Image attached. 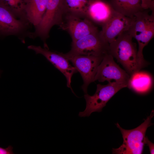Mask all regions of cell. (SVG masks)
Wrapping results in <instances>:
<instances>
[{
    "label": "cell",
    "instance_id": "obj_8",
    "mask_svg": "<svg viewBox=\"0 0 154 154\" xmlns=\"http://www.w3.org/2000/svg\"><path fill=\"white\" fill-rule=\"evenodd\" d=\"M64 56L80 73L83 81L82 89L85 94L87 93L88 87L90 84L95 81L98 67L104 56L83 55Z\"/></svg>",
    "mask_w": 154,
    "mask_h": 154
},
{
    "label": "cell",
    "instance_id": "obj_15",
    "mask_svg": "<svg viewBox=\"0 0 154 154\" xmlns=\"http://www.w3.org/2000/svg\"><path fill=\"white\" fill-rule=\"evenodd\" d=\"M153 82L149 74L139 71L130 76L127 87L138 93H144L150 89Z\"/></svg>",
    "mask_w": 154,
    "mask_h": 154
},
{
    "label": "cell",
    "instance_id": "obj_11",
    "mask_svg": "<svg viewBox=\"0 0 154 154\" xmlns=\"http://www.w3.org/2000/svg\"><path fill=\"white\" fill-rule=\"evenodd\" d=\"M27 48L34 51L36 54L43 55L62 72L66 78L67 87L70 88L74 94L71 86V79L73 75L78 72L76 68L70 63L69 61L63 53L50 50L48 48H42L40 46L30 45L28 46Z\"/></svg>",
    "mask_w": 154,
    "mask_h": 154
},
{
    "label": "cell",
    "instance_id": "obj_12",
    "mask_svg": "<svg viewBox=\"0 0 154 154\" xmlns=\"http://www.w3.org/2000/svg\"><path fill=\"white\" fill-rule=\"evenodd\" d=\"M132 18L127 17L115 11L109 21L102 27L101 36L109 44L123 33L128 31Z\"/></svg>",
    "mask_w": 154,
    "mask_h": 154
},
{
    "label": "cell",
    "instance_id": "obj_10",
    "mask_svg": "<svg viewBox=\"0 0 154 154\" xmlns=\"http://www.w3.org/2000/svg\"><path fill=\"white\" fill-rule=\"evenodd\" d=\"M60 27L68 31L72 42L99 31L95 25L86 17L70 14H64L62 23Z\"/></svg>",
    "mask_w": 154,
    "mask_h": 154
},
{
    "label": "cell",
    "instance_id": "obj_7",
    "mask_svg": "<svg viewBox=\"0 0 154 154\" xmlns=\"http://www.w3.org/2000/svg\"><path fill=\"white\" fill-rule=\"evenodd\" d=\"M31 25L28 21L16 17L9 10L0 6V35L13 36L25 43L27 37L31 38Z\"/></svg>",
    "mask_w": 154,
    "mask_h": 154
},
{
    "label": "cell",
    "instance_id": "obj_5",
    "mask_svg": "<svg viewBox=\"0 0 154 154\" xmlns=\"http://www.w3.org/2000/svg\"><path fill=\"white\" fill-rule=\"evenodd\" d=\"M125 87H127V85L114 82H109L105 85L97 84L96 91L93 95L85 94L86 108L83 112H79V116L89 117L93 112H101L110 99L119 90Z\"/></svg>",
    "mask_w": 154,
    "mask_h": 154
},
{
    "label": "cell",
    "instance_id": "obj_14",
    "mask_svg": "<svg viewBox=\"0 0 154 154\" xmlns=\"http://www.w3.org/2000/svg\"><path fill=\"white\" fill-rule=\"evenodd\" d=\"M46 0H25L24 13L27 20L35 27L41 21L46 10Z\"/></svg>",
    "mask_w": 154,
    "mask_h": 154
},
{
    "label": "cell",
    "instance_id": "obj_21",
    "mask_svg": "<svg viewBox=\"0 0 154 154\" xmlns=\"http://www.w3.org/2000/svg\"><path fill=\"white\" fill-rule=\"evenodd\" d=\"M145 143L148 146L150 154H153L154 153V144L147 137H145Z\"/></svg>",
    "mask_w": 154,
    "mask_h": 154
},
{
    "label": "cell",
    "instance_id": "obj_13",
    "mask_svg": "<svg viewBox=\"0 0 154 154\" xmlns=\"http://www.w3.org/2000/svg\"><path fill=\"white\" fill-rule=\"evenodd\" d=\"M114 12L108 1L92 0L87 7L86 17L95 25L102 27L109 21Z\"/></svg>",
    "mask_w": 154,
    "mask_h": 154
},
{
    "label": "cell",
    "instance_id": "obj_1",
    "mask_svg": "<svg viewBox=\"0 0 154 154\" xmlns=\"http://www.w3.org/2000/svg\"><path fill=\"white\" fill-rule=\"evenodd\" d=\"M128 31L119 35L109 44L108 54L115 58L130 76L142 67L138 59L136 45Z\"/></svg>",
    "mask_w": 154,
    "mask_h": 154
},
{
    "label": "cell",
    "instance_id": "obj_22",
    "mask_svg": "<svg viewBox=\"0 0 154 154\" xmlns=\"http://www.w3.org/2000/svg\"><path fill=\"white\" fill-rule=\"evenodd\" d=\"M1 71L0 70V74H1Z\"/></svg>",
    "mask_w": 154,
    "mask_h": 154
},
{
    "label": "cell",
    "instance_id": "obj_2",
    "mask_svg": "<svg viewBox=\"0 0 154 154\" xmlns=\"http://www.w3.org/2000/svg\"><path fill=\"white\" fill-rule=\"evenodd\" d=\"M154 115L152 110L149 116L137 127L130 130L123 129L118 123L116 124L120 130L123 138L122 144L117 148H113V154H141L143 153L145 143V138L147 128L153 124L151 120Z\"/></svg>",
    "mask_w": 154,
    "mask_h": 154
},
{
    "label": "cell",
    "instance_id": "obj_16",
    "mask_svg": "<svg viewBox=\"0 0 154 154\" xmlns=\"http://www.w3.org/2000/svg\"><path fill=\"white\" fill-rule=\"evenodd\" d=\"M108 2L116 12L132 18L138 12L144 10L141 0H109Z\"/></svg>",
    "mask_w": 154,
    "mask_h": 154
},
{
    "label": "cell",
    "instance_id": "obj_20",
    "mask_svg": "<svg viewBox=\"0 0 154 154\" xmlns=\"http://www.w3.org/2000/svg\"><path fill=\"white\" fill-rule=\"evenodd\" d=\"M13 147L11 145L9 146L4 148L0 147V154H13Z\"/></svg>",
    "mask_w": 154,
    "mask_h": 154
},
{
    "label": "cell",
    "instance_id": "obj_4",
    "mask_svg": "<svg viewBox=\"0 0 154 154\" xmlns=\"http://www.w3.org/2000/svg\"><path fill=\"white\" fill-rule=\"evenodd\" d=\"M64 15L63 0H46L45 12L39 24L35 27L31 38L39 37L44 42V47L48 48L46 41L50 31L54 26L62 25Z\"/></svg>",
    "mask_w": 154,
    "mask_h": 154
},
{
    "label": "cell",
    "instance_id": "obj_9",
    "mask_svg": "<svg viewBox=\"0 0 154 154\" xmlns=\"http://www.w3.org/2000/svg\"><path fill=\"white\" fill-rule=\"evenodd\" d=\"M130 75L117 64L111 54L107 53L104 56L99 65L94 80L103 82L114 80L118 84L127 86Z\"/></svg>",
    "mask_w": 154,
    "mask_h": 154
},
{
    "label": "cell",
    "instance_id": "obj_17",
    "mask_svg": "<svg viewBox=\"0 0 154 154\" xmlns=\"http://www.w3.org/2000/svg\"><path fill=\"white\" fill-rule=\"evenodd\" d=\"M92 0H63L64 14H70L86 17L87 7Z\"/></svg>",
    "mask_w": 154,
    "mask_h": 154
},
{
    "label": "cell",
    "instance_id": "obj_6",
    "mask_svg": "<svg viewBox=\"0 0 154 154\" xmlns=\"http://www.w3.org/2000/svg\"><path fill=\"white\" fill-rule=\"evenodd\" d=\"M109 44L101 36L100 31L72 42L71 48L65 56L77 55L104 56L108 53Z\"/></svg>",
    "mask_w": 154,
    "mask_h": 154
},
{
    "label": "cell",
    "instance_id": "obj_18",
    "mask_svg": "<svg viewBox=\"0 0 154 154\" xmlns=\"http://www.w3.org/2000/svg\"><path fill=\"white\" fill-rule=\"evenodd\" d=\"M25 0H0V6L10 11L18 18L28 21L23 7Z\"/></svg>",
    "mask_w": 154,
    "mask_h": 154
},
{
    "label": "cell",
    "instance_id": "obj_3",
    "mask_svg": "<svg viewBox=\"0 0 154 154\" xmlns=\"http://www.w3.org/2000/svg\"><path fill=\"white\" fill-rule=\"evenodd\" d=\"M132 19L128 32L138 42L137 58L139 62L143 64L145 62L143 49L154 36V12L149 15L143 10L136 13Z\"/></svg>",
    "mask_w": 154,
    "mask_h": 154
},
{
    "label": "cell",
    "instance_id": "obj_19",
    "mask_svg": "<svg viewBox=\"0 0 154 154\" xmlns=\"http://www.w3.org/2000/svg\"><path fill=\"white\" fill-rule=\"evenodd\" d=\"M141 5L143 10L149 9L154 12V0H141Z\"/></svg>",
    "mask_w": 154,
    "mask_h": 154
}]
</instances>
